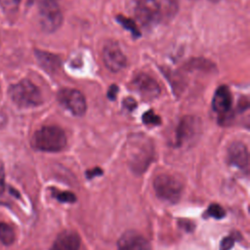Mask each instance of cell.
Here are the masks:
<instances>
[{"label": "cell", "instance_id": "obj_1", "mask_svg": "<svg viewBox=\"0 0 250 250\" xmlns=\"http://www.w3.org/2000/svg\"><path fill=\"white\" fill-rule=\"evenodd\" d=\"M129 165L136 174L144 173L154 157L152 141L144 134H133L126 145Z\"/></svg>", "mask_w": 250, "mask_h": 250}, {"label": "cell", "instance_id": "obj_2", "mask_svg": "<svg viewBox=\"0 0 250 250\" xmlns=\"http://www.w3.org/2000/svg\"><path fill=\"white\" fill-rule=\"evenodd\" d=\"M32 145L35 148L42 151L57 152L66 146V136L59 126H43L34 133Z\"/></svg>", "mask_w": 250, "mask_h": 250}, {"label": "cell", "instance_id": "obj_3", "mask_svg": "<svg viewBox=\"0 0 250 250\" xmlns=\"http://www.w3.org/2000/svg\"><path fill=\"white\" fill-rule=\"evenodd\" d=\"M11 100L20 107L38 106L43 99L39 88L28 79H22L9 88Z\"/></svg>", "mask_w": 250, "mask_h": 250}, {"label": "cell", "instance_id": "obj_4", "mask_svg": "<svg viewBox=\"0 0 250 250\" xmlns=\"http://www.w3.org/2000/svg\"><path fill=\"white\" fill-rule=\"evenodd\" d=\"M153 188L160 199L170 203H176L181 198L184 186L175 176L160 174L153 181Z\"/></svg>", "mask_w": 250, "mask_h": 250}, {"label": "cell", "instance_id": "obj_5", "mask_svg": "<svg viewBox=\"0 0 250 250\" xmlns=\"http://www.w3.org/2000/svg\"><path fill=\"white\" fill-rule=\"evenodd\" d=\"M39 21L46 32L56 31L62 23V14L57 1L49 0L38 3Z\"/></svg>", "mask_w": 250, "mask_h": 250}, {"label": "cell", "instance_id": "obj_6", "mask_svg": "<svg viewBox=\"0 0 250 250\" xmlns=\"http://www.w3.org/2000/svg\"><path fill=\"white\" fill-rule=\"evenodd\" d=\"M201 121L194 115H185L176 131V145L182 146L195 141L201 132Z\"/></svg>", "mask_w": 250, "mask_h": 250}, {"label": "cell", "instance_id": "obj_7", "mask_svg": "<svg viewBox=\"0 0 250 250\" xmlns=\"http://www.w3.org/2000/svg\"><path fill=\"white\" fill-rule=\"evenodd\" d=\"M58 100L62 105L76 116H82L86 112L87 104L85 97L76 89H61L58 93Z\"/></svg>", "mask_w": 250, "mask_h": 250}, {"label": "cell", "instance_id": "obj_8", "mask_svg": "<svg viewBox=\"0 0 250 250\" xmlns=\"http://www.w3.org/2000/svg\"><path fill=\"white\" fill-rule=\"evenodd\" d=\"M134 14L144 26H151L160 21L157 0H134Z\"/></svg>", "mask_w": 250, "mask_h": 250}, {"label": "cell", "instance_id": "obj_9", "mask_svg": "<svg viewBox=\"0 0 250 250\" xmlns=\"http://www.w3.org/2000/svg\"><path fill=\"white\" fill-rule=\"evenodd\" d=\"M131 85L133 90L146 100H153L157 98L161 92L156 80L145 73H140L135 76Z\"/></svg>", "mask_w": 250, "mask_h": 250}, {"label": "cell", "instance_id": "obj_10", "mask_svg": "<svg viewBox=\"0 0 250 250\" xmlns=\"http://www.w3.org/2000/svg\"><path fill=\"white\" fill-rule=\"evenodd\" d=\"M103 60L112 72H118L126 65V57L116 42H108L103 49Z\"/></svg>", "mask_w": 250, "mask_h": 250}, {"label": "cell", "instance_id": "obj_11", "mask_svg": "<svg viewBox=\"0 0 250 250\" xmlns=\"http://www.w3.org/2000/svg\"><path fill=\"white\" fill-rule=\"evenodd\" d=\"M232 104V97L229 89L222 85L220 86L213 97L212 108L220 116V120H226L229 114Z\"/></svg>", "mask_w": 250, "mask_h": 250}, {"label": "cell", "instance_id": "obj_12", "mask_svg": "<svg viewBox=\"0 0 250 250\" xmlns=\"http://www.w3.org/2000/svg\"><path fill=\"white\" fill-rule=\"evenodd\" d=\"M228 161L230 165L248 173L249 154L246 146L241 142L232 143L228 148Z\"/></svg>", "mask_w": 250, "mask_h": 250}, {"label": "cell", "instance_id": "obj_13", "mask_svg": "<svg viewBox=\"0 0 250 250\" xmlns=\"http://www.w3.org/2000/svg\"><path fill=\"white\" fill-rule=\"evenodd\" d=\"M118 250H152L148 241L135 231L125 232L117 243Z\"/></svg>", "mask_w": 250, "mask_h": 250}, {"label": "cell", "instance_id": "obj_14", "mask_svg": "<svg viewBox=\"0 0 250 250\" xmlns=\"http://www.w3.org/2000/svg\"><path fill=\"white\" fill-rule=\"evenodd\" d=\"M80 237L72 230L61 232L55 239L51 250H79Z\"/></svg>", "mask_w": 250, "mask_h": 250}, {"label": "cell", "instance_id": "obj_15", "mask_svg": "<svg viewBox=\"0 0 250 250\" xmlns=\"http://www.w3.org/2000/svg\"><path fill=\"white\" fill-rule=\"evenodd\" d=\"M35 56L39 64L48 72H55L61 65V60L55 54L36 50Z\"/></svg>", "mask_w": 250, "mask_h": 250}, {"label": "cell", "instance_id": "obj_16", "mask_svg": "<svg viewBox=\"0 0 250 250\" xmlns=\"http://www.w3.org/2000/svg\"><path fill=\"white\" fill-rule=\"evenodd\" d=\"M160 10V20H171L179 9V0H157Z\"/></svg>", "mask_w": 250, "mask_h": 250}, {"label": "cell", "instance_id": "obj_17", "mask_svg": "<svg viewBox=\"0 0 250 250\" xmlns=\"http://www.w3.org/2000/svg\"><path fill=\"white\" fill-rule=\"evenodd\" d=\"M16 239L14 229L7 223L0 222V241L4 245H11Z\"/></svg>", "mask_w": 250, "mask_h": 250}, {"label": "cell", "instance_id": "obj_18", "mask_svg": "<svg viewBox=\"0 0 250 250\" xmlns=\"http://www.w3.org/2000/svg\"><path fill=\"white\" fill-rule=\"evenodd\" d=\"M116 21L124 28H126L128 31H130L134 38H137V37L141 36V32H140L136 22L134 21V20H132L130 18H127L125 16H122V15H118V16H116Z\"/></svg>", "mask_w": 250, "mask_h": 250}, {"label": "cell", "instance_id": "obj_19", "mask_svg": "<svg viewBox=\"0 0 250 250\" xmlns=\"http://www.w3.org/2000/svg\"><path fill=\"white\" fill-rule=\"evenodd\" d=\"M53 195L60 202L72 203V202L76 201L75 194L70 192V191H60V190H57V189H53Z\"/></svg>", "mask_w": 250, "mask_h": 250}, {"label": "cell", "instance_id": "obj_20", "mask_svg": "<svg viewBox=\"0 0 250 250\" xmlns=\"http://www.w3.org/2000/svg\"><path fill=\"white\" fill-rule=\"evenodd\" d=\"M206 213H207L208 216H210L212 218H215V219H222L226 215V212H225L224 208L221 205L216 204V203H213V204L209 205Z\"/></svg>", "mask_w": 250, "mask_h": 250}, {"label": "cell", "instance_id": "obj_21", "mask_svg": "<svg viewBox=\"0 0 250 250\" xmlns=\"http://www.w3.org/2000/svg\"><path fill=\"white\" fill-rule=\"evenodd\" d=\"M21 0H0V7L5 11L6 13H15Z\"/></svg>", "mask_w": 250, "mask_h": 250}, {"label": "cell", "instance_id": "obj_22", "mask_svg": "<svg viewBox=\"0 0 250 250\" xmlns=\"http://www.w3.org/2000/svg\"><path fill=\"white\" fill-rule=\"evenodd\" d=\"M143 122L146 125H159L161 124V119L157 114L153 112L152 109H150L145 112L143 115Z\"/></svg>", "mask_w": 250, "mask_h": 250}, {"label": "cell", "instance_id": "obj_23", "mask_svg": "<svg viewBox=\"0 0 250 250\" xmlns=\"http://www.w3.org/2000/svg\"><path fill=\"white\" fill-rule=\"evenodd\" d=\"M234 241H235V237L234 235H229V236H226L222 241H221V244H220V250H229L233 244H234Z\"/></svg>", "mask_w": 250, "mask_h": 250}, {"label": "cell", "instance_id": "obj_24", "mask_svg": "<svg viewBox=\"0 0 250 250\" xmlns=\"http://www.w3.org/2000/svg\"><path fill=\"white\" fill-rule=\"evenodd\" d=\"M123 104H124V106H125V108H127L128 110H133L134 108H136V106H137V103H136V101L134 100V99H132V98H127V99H125L124 101H123Z\"/></svg>", "mask_w": 250, "mask_h": 250}, {"label": "cell", "instance_id": "obj_25", "mask_svg": "<svg viewBox=\"0 0 250 250\" xmlns=\"http://www.w3.org/2000/svg\"><path fill=\"white\" fill-rule=\"evenodd\" d=\"M179 225L181 228L185 229L187 231H191L194 229V225L192 224V222L188 220H180Z\"/></svg>", "mask_w": 250, "mask_h": 250}, {"label": "cell", "instance_id": "obj_26", "mask_svg": "<svg viewBox=\"0 0 250 250\" xmlns=\"http://www.w3.org/2000/svg\"><path fill=\"white\" fill-rule=\"evenodd\" d=\"M5 188V172H4V165L0 161V193L3 192Z\"/></svg>", "mask_w": 250, "mask_h": 250}, {"label": "cell", "instance_id": "obj_27", "mask_svg": "<svg viewBox=\"0 0 250 250\" xmlns=\"http://www.w3.org/2000/svg\"><path fill=\"white\" fill-rule=\"evenodd\" d=\"M103 174V170L99 167H95L94 169H91V170H88L86 171V176L88 179H92L96 176H99V175H102Z\"/></svg>", "mask_w": 250, "mask_h": 250}, {"label": "cell", "instance_id": "obj_28", "mask_svg": "<svg viewBox=\"0 0 250 250\" xmlns=\"http://www.w3.org/2000/svg\"><path fill=\"white\" fill-rule=\"evenodd\" d=\"M117 93H118V88H117V86L116 85H111L110 87H109V89H108V93H107V97H108V99H110V100H114V98L116 97V95H117Z\"/></svg>", "mask_w": 250, "mask_h": 250}, {"label": "cell", "instance_id": "obj_29", "mask_svg": "<svg viewBox=\"0 0 250 250\" xmlns=\"http://www.w3.org/2000/svg\"><path fill=\"white\" fill-rule=\"evenodd\" d=\"M44 1H49V0H27V4L28 5H33V4H38ZM54 1H58V0H54Z\"/></svg>", "mask_w": 250, "mask_h": 250}, {"label": "cell", "instance_id": "obj_30", "mask_svg": "<svg viewBox=\"0 0 250 250\" xmlns=\"http://www.w3.org/2000/svg\"><path fill=\"white\" fill-rule=\"evenodd\" d=\"M210 1H213V2H217V1H219V0H210Z\"/></svg>", "mask_w": 250, "mask_h": 250}]
</instances>
